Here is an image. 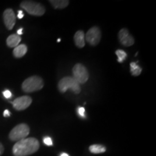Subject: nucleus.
<instances>
[{
  "label": "nucleus",
  "instance_id": "nucleus-1",
  "mask_svg": "<svg viewBox=\"0 0 156 156\" xmlns=\"http://www.w3.org/2000/svg\"><path fill=\"white\" fill-rule=\"evenodd\" d=\"M39 147V142L36 138H25L15 144L12 153L15 156H28L38 151Z\"/></svg>",
  "mask_w": 156,
  "mask_h": 156
},
{
  "label": "nucleus",
  "instance_id": "nucleus-2",
  "mask_svg": "<svg viewBox=\"0 0 156 156\" xmlns=\"http://www.w3.org/2000/svg\"><path fill=\"white\" fill-rule=\"evenodd\" d=\"M58 90L61 93H65L68 89H70L75 94H79L81 91L80 84L75 80L73 77H65L58 82Z\"/></svg>",
  "mask_w": 156,
  "mask_h": 156
},
{
  "label": "nucleus",
  "instance_id": "nucleus-3",
  "mask_svg": "<svg viewBox=\"0 0 156 156\" xmlns=\"http://www.w3.org/2000/svg\"><path fill=\"white\" fill-rule=\"evenodd\" d=\"M44 81L38 76H32L27 78L23 83L22 89L25 93H33L40 90L44 87Z\"/></svg>",
  "mask_w": 156,
  "mask_h": 156
},
{
  "label": "nucleus",
  "instance_id": "nucleus-4",
  "mask_svg": "<svg viewBox=\"0 0 156 156\" xmlns=\"http://www.w3.org/2000/svg\"><path fill=\"white\" fill-rule=\"evenodd\" d=\"M20 7L28 14L34 16H42L46 11L44 6L34 1H23L20 4Z\"/></svg>",
  "mask_w": 156,
  "mask_h": 156
},
{
  "label": "nucleus",
  "instance_id": "nucleus-5",
  "mask_svg": "<svg viewBox=\"0 0 156 156\" xmlns=\"http://www.w3.org/2000/svg\"><path fill=\"white\" fill-rule=\"evenodd\" d=\"M30 133V128L25 124H20L15 126L11 130L9 137L12 141H17L25 139Z\"/></svg>",
  "mask_w": 156,
  "mask_h": 156
},
{
  "label": "nucleus",
  "instance_id": "nucleus-6",
  "mask_svg": "<svg viewBox=\"0 0 156 156\" xmlns=\"http://www.w3.org/2000/svg\"><path fill=\"white\" fill-rule=\"evenodd\" d=\"M73 74V77L79 84L85 83L89 78V74L86 67L82 64H77L74 66Z\"/></svg>",
  "mask_w": 156,
  "mask_h": 156
},
{
  "label": "nucleus",
  "instance_id": "nucleus-7",
  "mask_svg": "<svg viewBox=\"0 0 156 156\" xmlns=\"http://www.w3.org/2000/svg\"><path fill=\"white\" fill-rule=\"evenodd\" d=\"M101 38V33L100 29L98 27L94 26L87 31L85 38L87 42L91 46H96L99 44Z\"/></svg>",
  "mask_w": 156,
  "mask_h": 156
},
{
  "label": "nucleus",
  "instance_id": "nucleus-8",
  "mask_svg": "<svg viewBox=\"0 0 156 156\" xmlns=\"http://www.w3.org/2000/svg\"><path fill=\"white\" fill-rule=\"evenodd\" d=\"M32 103V98L30 97L27 96H21L17 98L14 101H12L13 107L17 111H23L26 109Z\"/></svg>",
  "mask_w": 156,
  "mask_h": 156
},
{
  "label": "nucleus",
  "instance_id": "nucleus-9",
  "mask_svg": "<svg viewBox=\"0 0 156 156\" xmlns=\"http://www.w3.org/2000/svg\"><path fill=\"white\" fill-rule=\"evenodd\" d=\"M4 22L8 30H12L16 22V17L14 12L12 9H7L3 14Z\"/></svg>",
  "mask_w": 156,
  "mask_h": 156
},
{
  "label": "nucleus",
  "instance_id": "nucleus-10",
  "mask_svg": "<svg viewBox=\"0 0 156 156\" xmlns=\"http://www.w3.org/2000/svg\"><path fill=\"white\" fill-rule=\"evenodd\" d=\"M119 39L121 44L123 46H131L134 44V40L131 35L129 34L128 30L125 28H123L119 33Z\"/></svg>",
  "mask_w": 156,
  "mask_h": 156
},
{
  "label": "nucleus",
  "instance_id": "nucleus-11",
  "mask_svg": "<svg viewBox=\"0 0 156 156\" xmlns=\"http://www.w3.org/2000/svg\"><path fill=\"white\" fill-rule=\"evenodd\" d=\"M75 45L79 48H83L85 45V34L83 30H78L76 32L74 36Z\"/></svg>",
  "mask_w": 156,
  "mask_h": 156
},
{
  "label": "nucleus",
  "instance_id": "nucleus-12",
  "mask_svg": "<svg viewBox=\"0 0 156 156\" xmlns=\"http://www.w3.org/2000/svg\"><path fill=\"white\" fill-rule=\"evenodd\" d=\"M21 41V38L18 35L12 34L7 39V45L10 48H15Z\"/></svg>",
  "mask_w": 156,
  "mask_h": 156
},
{
  "label": "nucleus",
  "instance_id": "nucleus-13",
  "mask_svg": "<svg viewBox=\"0 0 156 156\" xmlns=\"http://www.w3.org/2000/svg\"><path fill=\"white\" fill-rule=\"evenodd\" d=\"M28 48L25 44H20L16 46L13 50V55L16 58H21L27 53Z\"/></svg>",
  "mask_w": 156,
  "mask_h": 156
},
{
  "label": "nucleus",
  "instance_id": "nucleus-14",
  "mask_svg": "<svg viewBox=\"0 0 156 156\" xmlns=\"http://www.w3.org/2000/svg\"><path fill=\"white\" fill-rule=\"evenodd\" d=\"M49 2L55 9H64L67 7L69 2L67 0H50Z\"/></svg>",
  "mask_w": 156,
  "mask_h": 156
},
{
  "label": "nucleus",
  "instance_id": "nucleus-15",
  "mask_svg": "<svg viewBox=\"0 0 156 156\" xmlns=\"http://www.w3.org/2000/svg\"><path fill=\"white\" fill-rule=\"evenodd\" d=\"M89 151L92 153L99 154V153H104V152H106V149L104 146L101 145H93L90 146Z\"/></svg>",
  "mask_w": 156,
  "mask_h": 156
},
{
  "label": "nucleus",
  "instance_id": "nucleus-16",
  "mask_svg": "<svg viewBox=\"0 0 156 156\" xmlns=\"http://www.w3.org/2000/svg\"><path fill=\"white\" fill-rule=\"evenodd\" d=\"M130 70H131V73L134 76L140 75L142 73V69L140 66H138L135 62H132L130 64Z\"/></svg>",
  "mask_w": 156,
  "mask_h": 156
},
{
  "label": "nucleus",
  "instance_id": "nucleus-17",
  "mask_svg": "<svg viewBox=\"0 0 156 156\" xmlns=\"http://www.w3.org/2000/svg\"><path fill=\"white\" fill-rule=\"evenodd\" d=\"M116 54L117 57H118V62H119V63H122V62L126 59V56H127L126 55V52L122 50H117L116 51Z\"/></svg>",
  "mask_w": 156,
  "mask_h": 156
},
{
  "label": "nucleus",
  "instance_id": "nucleus-18",
  "mask_svg": "<svg viewBox=\"0 0 156 156\" xmlns=\"http://www.w3.org/2000/svg\"><path fill=\"white\" fill-rule=\"evenodd\" d=\"M85 108L84 107H79V108H77V114L79 115L80 116H81L82 118H85Z\"/></svg>",
  "mask_w": 156,
  "mask_h": 156
},
{
  "label": "nucleus",
  "instance_id": "nucleus-19",
  "mask_svg": "<svg viewBox=\"0 0 156 156\" xmlns=\"http://www.w3.org/2000/svg\"><path fill=\"white\" fill-rule=\"evenodd\" d=\"M44 142L45 145H48V146H51L53 145V142H52L51 138H50L49 136H46L44 139Z\"/></svg>",
  "mask_w": 156,
  "mask_h": 156
},
{
  "label": "nucleus",
  "instance_id": "nucleus-20",
  "mask_svg": "<svg viewBox=\"0 0 156 156\" xmlns=\"http://www.w3.org/2000/svg\"><path fill=\"white\" fill-rule=\"evenodd\" d=\"M3 95H4V96H5L6 98H7V99L10 98L12 97V93L9 90H6L4 91Z\"/></svg>",
  "mask_w": 156,
  "mask_h": 156
},
{
  "label": "nucleus",
  "instance_id": "nucleus-21",
  "mask_svg": "<svg viewBox=\"0 0 156 156\" xmlns=\"http://www.w3.org/2000/svg\"><path fill=\"white\" fill-rule=\"evenodd\" d=\"M23 16H24V15H23V12L22 10H19L18 11V15H17V17H18L19 19H22Z\"/></svg>",
  "mask_w": 156,
  "mask_h": 156
},
{
  "label": "nucleus",
  "instance_id": "nucleus-22",
  "mask_svg": "<svg viewBox=\"0 0 156 156\" xmlns=\"http://www.w3.org/2000/svg\"><path fill=\"white\" fill-rule=\"evenodd\" d=\"M3 115H4V116H5V117L9 116H10V112H9L8 110H5V112H4Z\"/></svg>",
  "mask_w": 156,
  "mask_h": 156
},
{
  "label": "nucleus",
  "instance_id": "nucleus-23",
  "mask_svg": "<svg viewBox=\"0 0 156 156\" xmlns=\"http://www.w3.org/2000/svg\"><path fill=\"white\" fill-rule=\"evenodd\" d=\"M3 152H4V147H3L2 144L0 143V155L3 153Z\"/></svg>",
  "mask_w": 156,
  "mask_h": 156
},
{
  "label": "nucleus",
  "instance_id": "nucleus-24",
  "mask_svg": "<svg viewBox=\"0 0 156 156\" xmlns=\"http://www.w3.org/2000/svg\"><path fill=\"white\" fill-rule=\"evenodd\" d=\"M17 34H18V36H19V35H22L23 34V28L19 29V30H17Z\"/></svg>",
  "mask_w": 156,
  "mask_h": 156
},
{
  "label": "nucleus",
  "instance_id": "nucleus-25",
  "mask_svg": "<svg viewBox=\"0 0 156 156\" xmlns=\"http://www.w3.org/2000/svg\"><path fill=\"white\" fill-rule=\"evenodd\" d=\"M60 156H69V155L67 153H62V154H61V155Z\"/></svg>",
  "mask_w": 156,
  "mask_h": 156
},
{
  "label": "nucleus",
  "instance_id": "nucleus-26",
  "mask_svg": "<svg viewBox=\"0 0 156 156\" xmlns=\"http://www.w3.org/2000/svg\"><path fill=\"white\" fill-rule=\"evenodd\" d=\"M57 41H58V42H60V41H61V39H58Z\"/></svg>",
  "mask_w": 156,
  "mask_h": 156
}]
</instances>
